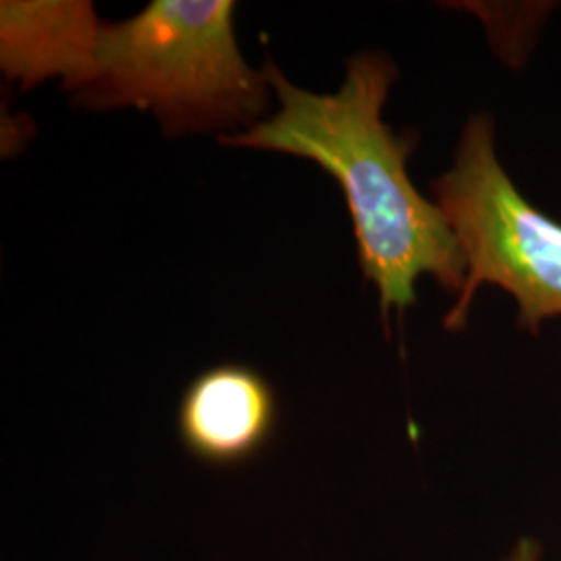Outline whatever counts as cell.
Segmentation results:
<instances>
[{
  "instance_id": "cell-3",
  "label": "cell",
  "mask_w": 561,
  "mask_h": 561,
  "mask_svg": "<svg viewBox=\"0 0 561 561\" xmlns=\"http://www.w3.org/2000/svg\"><path fill=\"white\" fill-rule=\"evenodd\" d=\"M466 262V283L445 317L461 331L484 283L518 301V324L539 333L561 317V222L526 201L495 152L493 121L479 113L466 123L454 167L431 185Z\"/></svg>"
},
{
  "instance_id": "cell-1",
  "label": "cell",
  "mask_w": 561,
  "mask_h": 561,
  "mask_svg": "<svg viewBox=\"0 0 561 561\" xmlns=\"http://www.w3.org/2000/svg\"><path fill=\"white\" fill-rule=\"evenodd\" d=\"M264 76L280 111L243 134L221 136L225 146L259 148L308 159L335 178L345 194L364 279L375 283L385 322L416 301V280L428 275L447 294L460 296L466 262L442 208L426 201L408 175L416 136H396L382 121V104L396 65L379 53L347 60L333 94L294 85L273 60Z\"/></svg>"
},
{
  "instance_id": "cell-2",
  "label": "cell",
  "mask_w": 561,
  "mask_h": 561,
  "mask_svg": "<svg viewBox=\"0 0 561 561\" xmlns=\"http://www.w3.org/2000/svg\"><path fill=\"white\" fill-rule=\"evenodd\" d=\"M231 0H152L136 18L102 23L71 92L88 111H150L167 136L254 127L268 80L241 57Z\"/></svg>"
},
{
  "instance_id": "cell-5",
  "label": "cell",
  "mask_w": 561,
  "mask_h": 561,
  "mask_svg": "<svg viewBox=\"0 0 561 561\" xmlns=\"http://www.w3.org/2000/svg\"><path fill=\"white\" fill-rule=\"evenodd\" d=\"M90 2H2L0 62L23 90L48 78H62L73 92L90 65L101 30Z\"/></svg>"
},
{
  "instance_id": "cell-4",
  "label": "cell",
  "mask_w": 561,
  "mask_h": 561,
  "mask_svg": "<svg viewBox=\"0 0 561 561\" xmlns=\"http://www.w3.org/2000/svg\"><path fill=\"white\" fill-rule=\"evenodd\" d=\"M279 421L277 393L259 370L225 362L183 391L178 433L190 456L208 466H238L268 445Z\"/></svg>"
},
{
  "instance_id": "cell-6",
  "label": "cell",
  "mask_w": 561,
  "mask_h": 561,
  "mask_svg": "<svg viewBox=\"0 0 561 561\" xmlns=\"http://www.w3.org/2000/svg\"><path fill=\"white\" fill-rule=\"evenodd\" d=\"M541 558V547L539 542L533 541V539H522L514 551L510 553V558L503 561H539Z\"/></svg>"
}]
</instances>
